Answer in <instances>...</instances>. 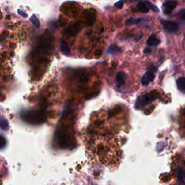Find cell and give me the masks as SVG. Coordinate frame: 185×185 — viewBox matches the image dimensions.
I'll return each instance as SVG.
<instances>
[{"label": "cell", "mask_w": 185, "mask_h": 185, "mask_svg": "<svg viewBox=\"0 0 185 185\" xmlns=\"http://www.w3.org/2000/svg\"><path fill=\"white\" fill-rule=\"evenodd\" d=\"M88 159L108 168H116L122 159V150L116 134L92 132L86 142Z\"/></svg>", "instance_id": "cell-1"}, {"label": "cell", "mask_w": 185, "mask_h": 185, "mask_svg": "<svg viewBox=\"0 0 185 185\" xmlns=\"http://www.w3.org/2000/svg\"><path fill=\"white\" fill-rule=\"evenodd\" d=\"M161 25L165 31H166L168 33H176L179 31L178 24L175 22L162 20Z\"/></svg>", "instance_id": "cell-2"}, {"label": "cell", "mask_w": 185, "mask_h": 185, "mask_svg": "<svg viewBox=\"0 0 185 185\" xmlns=\"http://www.w3.org/2000/svg\"><path fill=\"white\" fill-rule=\"evenodd\" d=\"M177 5V2L176 1H172V0H168V1L165 2L163 4V8H164V11L165 14H170L174 9L176 8Z\"/></svg>", "instance_id": "cell-3"}, {"label": "cell", "mask_w": 185, "mask_h": 185, "mask_svg": "<svg viewBox=\"0 0 185 185\" xmlns=\"http://www.w3.org/2000/svg\"><path fill=\"white\" fill-rule=\"evenodd\" d=\"M81 31V25L80 23H75L74 25L70 26L66 31V33L69 36H76Z\"/></svg>", "instance_id": "cell-4"}, {"label": "cell", "mask_w": 185, "mask_h": 185, "mask_svg": "<svg viewBox=\"0 0 185 185\" xmlns=\"http://www.w3.org/2000/svg\"><path fill=\"white\" fill-rule=\"evenodd\" d=\"M155 78V75L153 72H146L142 78V83L144 85H148L150 82H152Z\"/></svg>", "instance_id": "cell-5"}, {"label": "cell", "mask_w": 185, "mask_h": 185, "mask_svg": "<svg viewBox=\"0 0 185 185\" xmlns=\"http://www.w3.org/2000/svg\"><path fill=\"white\" fill-rule=\"evenodd\" d=\"M96 15L94 12H88L86 16V24L88 26H91L96 22Z\"/></svg>", "instance_id": "cell-6"}, {"label": "cell", "mask_w": 185, "mask_h": 185, "mask_svg": "<svg viewBox=\"0 0 185 185\" xmlns=\"http://www.w3.org/2000/svg\"><path fill=\"white\" fill-rule=\"evenodd\" d=\"M160 43V41L155 35L150 36L147 41V44L149 46H157Z\"/></svg>", "instance_id": "cell-7"}, {"label": "cell", "mask_w": 185, "mask_h": 185, "mask_svg": "<svg viewBox=\"0 0 185 185\" xmlns=\"http://www.w3.org/2000/svg\"><path fill=\"white\" fill-rule=\"evenodd\" d=\"M177 88L180 92L185 93V77H179L176 81Z\"/></svg>", "instance_id": "cell-8"}, {"label": "cell", "mask_w": 185, "mask_h": 185, "mask_svg": "<svg viewBox=\"0 0 185 185\" xmlns=\"http://www.w3.org/2000/svg\"><path fill=\"white\" fill-rule=\"evenodd\" d=\"M61 49L63 54L66 56H69L70 54V49L68 43L62 40L61 41Z\"/></svg>", "instance_id": "cell-9"}, {"label": "cell", "mask_w": 185, "mask_h": 185, "mask_svg": "<svg viewBox=\"0 0 185 185\" xmlns=\"http://www.w3.org/2000/svg\"><path fill=\"white\" fill-rule=\"evenodd\" d=\"M138 9L139 11L143 13H148V11H149L150 9L145 2H139L138 4Z\"/></svg>", "instance_id": "cell-10"}, {"label": "cell", "mask_w": 185, "mask_h": 185, "mask_svg": "<svg viewBox=\"0 0 185 185\" xmlns=\"http://www.w3.org/2000/svg\"><path fill=\"white\" fill-rule=\"evenodd\" d=\"M177 178L181 183H185V172L181 167L177 168Z\"/></svg>", "instance_id": "cell-11"}, {"label": "cell", "mask_w": 185, "mask_h": 185, "mask_svg": "<svg viewBox=\"0 0 185 185\" xmlns=\"http://www.w3.org/2000/svg\"><path fill=\"white\" fill-rule=\"evenodd\" d=\"M125 74L123 72H119L116 75V81L119 85H123L125 80Z\"/></svg>", "instance_id": "cell-12"}, {"label": "cell", "mask_w": 185, "mask_h": 185, "mask_svg": "<svg viewBox=\"0 0 185 185\" xmlns=\"http://www.w3.org/2000/svg\"><path fill=\"white\" fill-rule=\"evenodd\" d=\"M30 21H31V23H33L36 28H39L40 27V21L36 15H32L31 17L30 18Z\"/></svg>", "instance_id": "cell-13"}, {"label": "cell", "mask_w": 185, "mask_h": 185, "mask_svg": "<svg viewBox=\"0 0 185 185\" xmlns=\"http://www.w3.org/2000/svg\"><path fill=\"white\" fill-rule=\"evenodd\" d=\"M145 4L147 5V6H148V8L151 9V10L154 11V12H158V11H159L158 8L157 7L156 5H154L153 4L150 3V2H148V1H145Z\"/></svg>", "instance_id": "cell-14"}, {"label": "cell", "mask_w": 185, "mask_h": 185, "mask_svg": "<svg viewBox=\"0 0 185 185\" xmlns=\"http://www.w3.org/2000/svg\"><path fill=\"white\" fill-rule=\"evenodd\" d=\"M140 22V19H133V18H130L126 21V25H130L132 24H138Z\"/></svg>", "instance_id": "cell-15"}, {"label": "cell", "mask_w": 185, "mask_h": 185, "mask_svg": "<svg viewBox=\"0 0 185 185\" xmlns=\"http://www.w3.org/2000/svg\"><path fill=\"white\" fill-rule=\"evenodd\" d=\"M179 17L180 18L181 20H182V21H185V9H183L182 10H180L179 12L178 15Z\"/></svg>", "instance_id": "cell-16"}, {"label": "cell", "mask_w": 185, "mask_h": 185, "mask_svg": "<svg viewBox=\"0 0 185 185\" xmlns=\"http://www.w3.org/2000/svg\"><path fill=\"white\" fill-rule=\"evenodd\" d=\"M124 2V0H119V1H118L115 4V6L116 7L121 9V8H122V7H123Z\"/></svg>", "instance_id": "cell-17"}, {"label": "cell", "mask_w": 185, "mask_h": 185, "mask_svg": "<svg viewBox=\"0 0 185 185\" xmlns=\"http://www.w3.org/2000/svg\"><path fill=\"white\" fill-rule=\"evenodd\" d=\"M17 13L19 14L20 15L23 16V17H28V14L26 13H25L24 11H22L21 9H17Z\"/></svg>", "instance_id": "cell-18"}, {"label": "cell", "mask_w": 185, "mask_h": 185, "mask_svg": "<svg viewBox=\"0 0 185 185\" xmlns=\"http://www.w3.org/2000/svg\"><path fill=\"white\" fill-rule=\"evenodd\" d=\"M152 52V50L150 49H145L144 50V53L145 54H150Z\"/></svg>", "instance_id": "cell-19"}]
</instances>
